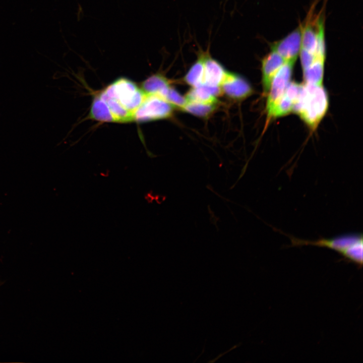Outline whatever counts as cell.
<instances>
[{"instance_id": "obj_3", "label": "cell", "mask_w": 363, "mask_h": 363, "mask_svg": "<svg viewBox=\"0 0 363 363\" xmlns=\"http://www.w3.org/2000/svg\"><path fill=\"white\" fill-rule=\"evenodd\" d=\"M103 92L115 100L133 116L144 99L146 94L133 81L120 78L108 85Z\"/></svg>"}, {"instance_id": "obj_1", "label": "cell", "mask_w": 363, "mask_h": 363, "mask_svg": "<svg viewBox=\"0 0 363 363\" xmlns=\"http://www.w3.org/2000/svg\"><path fill=\"white\" fill-rule=\"evenodd\" d=\"M328 105V94L323 85L304 83L292 112L314 130L326 114Z\"/></svg>"}, {"instance_id": "obj_12", "label": "cell", "mask_w": 363, "mask_h": 363, "mask_svg": "<svg viewBox=\"0 0 363 363\" xmlns=\"http://www.w3.org/2000/svg\"><path fill=\"white\" fill-rule=\"evenodd\" d=\"M325 56H318L307 69L302 70L305 83L322 85Z\"/></svg>"}, {"instance_id": "obj_16", "label": "cell", "mask_w": 363, "mask_h": 363, "mask_svg": "<svg viewBox=\"0 0 363 363\" xmlns=\"http://www.w3.org/2000/svg\"><path fill=\"white\" fill-rule=\"evenodd\" d=\"M165 99L173 107L183 109L187 103L186 97H183L176 90L170 88Z\"/></svg>"}, {"instance_id": "obj_8", "label": "cell", "mask_w": 363, "mask_h": 363, "mask_svg": "<svg viewBox=\"0 0 363 363\" xmlns=\"http://www.w3.org/2000/svg\"><path fill=\"white\" fill-rule=\"evenodd\" d=\"M261 62L262 86L264 93L267 94L273 78L285 61L277 53L271 50Z\"/></svg>"}, {"instance_id": "obj_7", "label": "cell", "mask_w": 363, "mask_h": 363, "mask_svg": "<svg viewBox=\"0 0 363 363\" xmlns=\"http://www.w3.org/2000/svg\"><path fill=\"white\" fill-rule=\"evenodd\" d=\"M222 92L234 100H242L253 93V89L244 78L238 75L227 72L220 85Z\"/></svg>"}, {"instance_id": "obj_14", "label": "cell", "mask_w": 363, "mask_h": 363, "mask_svg": "<svg viewBox=\"0 0 363 363\" xmlns=\"http://www.w3.org/2000/svg\"><path fill=\"white\" fill-rule=\"evenodd\" d=\"M90 116L102 122H114V118L106 102L99 94L94 97L90 108Z\"/></svg>"}, {"instance_id": "obj_9", "label": "cell", "mask_w": 363, "mask_h": 363, "mask_svg": "<svg viewBox=\"0 0 363 363\" xmlns=\"http://www.w3.org/2000/svg\"><path fill=\"white\" fill-rule=\"evenodd\" d=\"M204 84L220 87L227 72L217 60L210 56L209 52H204Z\"/></svg>"}, {"instance_id": "obj_11", "label": "cell", "mask_w": 363, "mask_h": 363, "mask_svg": "<svg viewBox=\"0 0 363 363\" xmlns=\"http://www.w3.org/2000/svg\"><path fill=\"white\" fill-rule=\"evenodd\" d=\"M170 88L168 81L160 74L149 77L142 82L141 86L146 94L156 95L164 99Z\"/></svg>"}, {"instance_id": "obj_4", "label": "cell", "mask_w": 363, "mask_h": 363, "mask_svg": "<svg viewBox=\"0 0 363 363\" xmlns=\"http://www.w3.org/2000/svg\"><path fill=\"white\" fill-rule=\"evenodd\" d=\"M173 107L162 97L146 94L143 102L135 111L134 121L146 122L170 116Z\"/></svg>"}, {"instance_id": "obj_10", "label": "cell", "mask_w": 363, "mask_h": 363, "mask_svg": "<svg viewBox=\"0 0 363 363\" xmlns=\"http://www.w3.org/2000/svg\"><path fill=\"white\" fill-rule=\"evenodd\" d=\"M222 92L220 87L203 84L193 88L186 95L187 102L217 104L218 96Z\"/></svg>"}, {"instance_id": "obj_5", "label": "cell", "mask_w": 363, "mask_h": 363, "mask_svg": "<svg viewBox=\"0 0 363 363\" xmlns=\"http://www.w3.org/2000/svg\"><path fill=\"white\" fill-rule=\"evenodd\" d=\"M295 62L286 61L273 78L267 93L266 111L267 116L283 95L290 82Z\"/></svg>"}, {"instance_id": "obj_13", "label": "cell", "mask_w": 363, "mask_h": 363, "mask_svg": "<svg viewBox=\"0 0 363 363\" xmlns=\"http://www.w3.org/2000/svg\"><path fill=\"white\" fill-rule=\"evenodd\" d=\"M204 51L199 53L197 60L191 66L185 77L186 82L192 87L204 84Z\"/></svg>"}, {"instance_id": "obj_6", "label": "cell", "mask_w": 363, "mask_h": 363, "mask_svg": "<svg viewBox=\"0 0 363 363\" xmlns=\"http://www.w3.org/2000/svg\"><path fill=\"white\" fill-rule=\"evenodd\" d=\"M302 26H299L281 39L270 45L271 50L279 54L284 60L296 62L300 50Z\"/></svg>"}, {"instance_id": "obj_2", "label": "cell", "mask_w": 363, "mask_h": 363, "mask_svg": "<svg viewBox=\"0 0 363 363\" xmlns=\"http://www.w3.org/2000/svg\"><path fill=\"white\" fill-rule=\"evenodd\" d=\"M292 246L312 245L335 250L350 261L362 265L363 240L361 234H347L332 238L308 240L289 236Z\"/></svg>"}, {"instance_id": "obj_15", "label": "cell", "mask_w": 363, "mask_h": 363, "mask_svg": "<svg viewBox=\"0 0 363 363\" xmlns=\"http://www.w3.org/2000/svg\"><path fill=\"white\" fill-rule=\"evenodd\" d=\"M217 104L187 102L183 110L199 117H208L216 108Z\"/></svg>"}]
</instances>
